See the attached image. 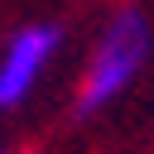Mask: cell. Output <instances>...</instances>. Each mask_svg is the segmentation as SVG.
<instances>
[{
    "instance_id": "7a4b0ae2",
    "label": "cell",
    "mask_w": 154,
    "mask_h": 154,
    "mask_svg": "<svg viewBox=\"0 0 154 154\" xmlns=\"http://www.w3.org/2000/svg\"><path fill=\"white\" fill-rule=\"evenodd\" d=\"M63 43V29L58 24H34V29H19L5 53H0V111L19 106L29 96V87L38 82V72L48 67V58L58 53Z\"/></svg>"
},
{
    "instance_id": "6da1fadb",
    "label": "cell",
    "mask_w": 154,
    "mask_h": 154,
    "mask_svg": "<svg viewBox=\"0 0 154 154\" xmlns=\"http://www.w3.org/2000/svg\"><path fill=\"white\" fill-rule=\"evenodd\" d=\"M149 48H154V29H149V19H144V10H120L111 24H106V34H101V43H96V53H91V63H87V77H82V91H77V120H87V116H96L101 106H111L135 77H140V67L149 63Z\"/></svg>"
},
{
    "instance_id": "3957f363",
    "label": "cell",
    "mask_w": 154,
    "mask_h": 154,
    "mask_svg": "<svg viewBox=\"0 0 154 154\" xmlns=\"http://www.w3.org/2000/svg\"><path fill=\"white\" fill-rule=\"evenodd\" d=\"M0 154H5V149H0Z\"/></svg>"
}]
</instances>
